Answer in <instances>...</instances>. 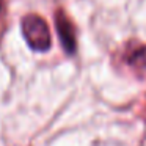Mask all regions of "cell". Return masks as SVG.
Listing matches in <instances>:
<instances>
[{"mask_svg": "<svg viewBox=\"0 0 146 146\" xmlns=\"http://www.w3.org/2000/svg\"><path fill=\"white\" fill-rule=\"evenodd\" d=\"M21 29H22L24 39L30 46V49L36 52H46L50 49V32H49V25L42 17L36 14H29L22 19Z\"/></svg>", "mask_w": 146, "mask_h": 146, "instance_id": "1", "label": "cell"}, {"mask_svg": "<svg viewBox=\"0 0 146 146\" xmlns=\"http://www.w3.org/2000/svg\"><path fill=\"white\" fill-rule=\"evenodd\" d=\"M55 25H57V33L63 49L66 50L68 55H72L76 52V32H74V25L71 24V21L68 19V16L63 11L57 13Z\"/></svg>", "mask_w": 146, "mask_h": 146, "instance_id": "2", "label": "cell"}, {"mask_svg": "<svg viewBox=\"0 0 146 146\" xmlns=\"http://www.w3.org/2000/svg\"><path fill=\"white\" fill-rule=\"evenodd\" d=\"M130 66L138 68V69H146V47H138L133 52H130L127 57Z\"/></svg>", "mask_w": 146, "mask_h": 146, "instance_id": "3", "label": "cell"}]
</instances>
